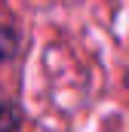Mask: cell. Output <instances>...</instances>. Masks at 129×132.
<instances>
[{
  "mask_svg": "<svg viewBox=\"0 0 129 132\" xmlns=\"http://www.w3.org/2000/svg\"><path fill=\"white\" fill-rule=\"evenodd\" d=\"M19 126V114L9 101H0V132H12Z\"/></svg>",
  "mask_w": 129,
  "mask_h": 132,
  "instance_id": "cell-2",
  "label": "cell"
},
{
  "mask_svg": "<svg viewBox=\"0 0 129 132\" xmlns=\"http://www.w3.org/2000/svg\"><path fill=\"white\" fill-rule=\"evenodd\" d=\"M15 49H19V34L12 28H6V25H0V62L12 59Z\"/></svg>",
  "mask_w": 129,
  "mask_h": 132,
  "instance_id": "cell-1",
  "label": "cell"
}]
</instances>
